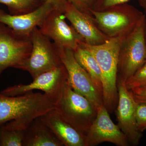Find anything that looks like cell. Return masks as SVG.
Listing matches in <instances>:
<instances>
[{
  "label": "cell",
  "mask_w": 146,
  "mask_h": 146,
  "mask_svg": "<svg viewBox=\"0 0 146 146\" xmlns=\"http://www.w3.org/2000/svg\"><path fill=\"white\" fill-rule=\"evenodd\" d=\"M91 13L97 27L109 38L127 36L145 18L143 13L127 3L101 11L92 9Z\"/></svg>",
  "instance_id": "4"
},
{
  "label": "cell",
  "mask_w": 146,
  "mask_h": 146,
  "mask_svg": "<svg viewBox=\"0 0 146 146\" xmlns=\"http://www.w3.org/2000/svg\"><path fill=\"white\" fill-rule=\"evenodd\" d=\"M140 1V4L142 6L144 10V13L146 20V0H139Z\"/></svg>",
  "instance_id": "26"
},
{
  "label": "cell",
  "mask_w": 146,
  "mask_h": 146,
  "mask_svg": "<svg viewBox=\"0 0 146 146\" xmlns=\"http://www.w3.org/2000/svg\"><path fill=\"white\" fill-rule=\"evenodd\" d=\"M23 146H64L40 117L25 129Z\"/></svg>",
  "instance_id": "16"
},
{
  "label": "cell",
  "mask_w": 146,
  "mask_h": 146,
  "mask_svg": "<svg viewBox=\"0 0 146 146\" xmlns=\"http://www.w3.org/2000/svg\"><path fill=\"white\" fill-rule=\"evenodd\" d=\"M54 110L63 120L85 137L97 113L89 100L75 91L68 81L55 102Z\"/></svg>",
  "instance_id": "3"
},
{
  "label": "cell",
  "mask_w": 146,
  "mask_h": 146,
  "mask_svg": "<svg viewBox=\"0 0 146 146\" xmlns=\"http://www.w3.org/2000/svg\"><path fill=\"white\" fill-rule=\"evenodd\" d=\"M135 118L137 128L143 133L146 130V104L137 103Z\"/></svg>",
  "instance_id": "21"
},
{
  "label": "cell",
  "mask_w": 146,
  "mask_h": 146,
  "mask_svg": "<svg viewBox=\"0 0 146 146\" xmlns=\"http://www.w3.org/2000/svg\"><path fill=\"white\" fill-rule=\"evenodd\" d=\"M109 142L118 146L129 145L124 133L110 118L109 112L102 104L97 109L96 119L86 136V146H95Z\"/></svg>",
  "instance_id": "12"
},
{
  "label": "cell",
  "mask_w": 146,
  "mask_h": 146,
  "mask_svg": "<svg viewBox=\"0 0 146 146\" xmlns=\"http://www.w3.org/2000/svg\"><path fill=\"white\" fill-rule=\"evenodd\" d=\"M54 9V6L47 2L33 11L19 15L9 14L0 9V23L4 24L18 34L30 35L33 29L38 27Z\"/></svg>",
  "instance_id": "13"
},
{
  "label": "cell",
  "mask_w": 146,
  "mask_h": 146,
  "mask_svg": "<svg viewBox=\"0 0 146 146\" xmlns=\"http://www.w3.org/2000/svg\"><path fill=\"white\" fill-rule=\"evenodd\" d=\"M64 14L71 25L87 44H101L109 39L95 23L93 16L82 12L69 2H66Z\"/></svg>",
  "instance_id": "14"
},
{
  "label": "cell",
  "mask_w": 146,
  "mask_h": 146,
  "mask_svg": "<svg viewBox=\"0 0 146 146\" xmlns=\"http://www.w3.org/2000/svg\"><path fill=\"white\" fill-rule=\"evenodd\" d=\"M44 2L42 0H0L6 5L12 15H19L33 11Z\"/></svg>",
  "instance_id": "18"
},
{
  "label": "cell",
  "mask_w": 146,
  "mask_h": 146,
  "mask_svg": "<svg viewBox=\"0 0 146 146\" xmlns=\"http://www.w3.org/2000/svg\"><path fill=\"white\" fill-rule=\"evenodd\" d=\"M118 92L116 115L120 129L124 133L129 145H139L143 133L136 125L135 112L137 103L130 91L125 86V82L117 80Z\"/></svg>",
  "instance_id": "11"
},
{
  "label": "cell",
  "mask_w": 146,
  "mask_h": 146,
  "mask_svg": "<svg viewBox=\"0 0 146 146\" xmlns=\"http://www.w3.org/2000/svg\"><path fill=\"white\" fill-rule=\"evenodd\" d=\"M1 125H0V127H1Z\"/></svg>",
  "instance_id": "28"
},
{
  "label": "cell",
  "mask_w": 146,
  "mask_h": 146,
  "mask_svg": "<svg viewBox=\"0 0 146 146\" xmlns=\"http://www.w3.org/2000/svg\"><path fill=\"white\" fill-rule=\"evenodd\" d=\"M145 17L123 40L118 58L117 80L125 82L143 65L146 60L144 36Z\"/></svg>",
  "instance_id": "5"
},
{
  "label": "cell",
  "mask_w": 146,
  "mask_h": 146,
  "mask_svg": "<svg viewBox=\"0 0 146 146\" xmlns=\"http://www.w3.org/2000/svg\"><path fill=\"white\" fill-rule=\"evenodd\" d=\"M25 129L0 127V146H23Z\"/></svg>",
  "instance_id": "19"
},
{
  "label": "cell",
  "mask_w": 146,
  "mask_h": 146,
  "mask_svg": "<svg viewBox=\"0 0 146 146\" xmlns=\"http://www.w3.org/2000/svg\"><path fill=\"white\" fill-rule=\"evenodd\" d=\"M31 37V53L19 69L28 72L33 79L42 73L63 65L57 47L38 27L32 32Z\"/></svg>",
  "instance_id": "6"
},
{
  "label": "cell",
  "mask_w": 146,
  "mask_h": 146,
  "mask_svg": "<svg viewBox=\"0 0 146 146\" xmlns=\"http://www.w3.org/2000/svg\"><path fill=\"white\" fill-rule=\"evenodd\" d=\"M48 95L33 91L7 96L0 92V125L8 129H25L36 118L54 109Z\"/></svg>",
  "instance_id": "1"
},
{
  "label": "cell",
  "mask_w": 146,
  "mask_h": 146,
  "mask_svg": "<svg viewBox=\"0 0 146 146\" xmlns=\"http://www.w3.org/2000/svg\"><path fill=\"white\" fill-rule=\"evenodd\" d=\"M56 46L68 72V83L75 91L89 100L97 110L104 104L102 95L97 90L88 73L76 60L74 51Z\"/></svg>",
  "instance_id": "8"
},
{
  "label": "cell",
  "mask_w": 146,
  "mask_h": 146,
  "mask_svg": "<svg viewBox=\"0 0 146 146\" xmlns=\"http://www.w3.org/2000/svg\"><path fill=\"white\" fill-rule=\"evenodd\" d=\"M66 19L64 13L54 9L38 28L56 46L74 51L83 40L74 28L67 23Z\"/></svg>",
  "instance_id": "10"
},
{
  "label": "cell",
  "mask_w": 146,
  "mask_h": 146,
  "mask_svg": "<svg viewBox=\"0 0 146 146\" xmlns=\"http://www.w3.org/2000/svg\"><path fill=\"white\" fill-rule=\"evenodd\" d=\"M126 36L109 38L99 45H90L83 42L79 44L93 54L99 65L102 74L104 104L110 113L117 105L118 58L120 47Z\"/></svg>",
  "instance_id": "2"
},
{
  "label": "cell",
  "mask_w": 146,
  "mask_h": 146,
  "mask_svg": "<svg viewBox=\"0 0 146 146\" xmlns=\"http://www.w3.org/2000/svg\"><path fill=\"white\" fill-rule=\"evenodd\" d=\"M137 103L146 104V86L129 90Z\"/></svg>",
  "instance_id": "24"
},
{
  "label": "cell",
  "mask_w": 146,
  "mask_h": 146,
  "mask_svg": "<svg viewBox=\"0 0 146 146\" xmlns=\"http://www.w3.org/2000/svg\"><path fill=\"white\" fill-rule=\"evenodd\" d=\"M79 10L92 16L91 11L93 9L97 0H66Z\"/></svg>",
  "instance_id": "22"
},
{
  "label": "cell",
  "mask_w": 146,
  "mask_h": 146,
  "mask_svg": "<svg viewBox=\"0 0 146 146\" xmlns=\"http://www.w3.org/2000/svg\"><path fill=\"white\" fill-rule=\"evenodd\" d=\"M44 2H47L51 3L56 10L64 13L66 0H42Z\"/></svg>",
  "instance_id": "25"
},
{
  "label": "cell",
  "mask_w": 146,
  "mask_h": 146,
  "mask_svg": "<svg viewBox=\"0 0 146 146\" xmlns=\"http://www.w3.org/2000/svg\"><path fill=\"white\" fill-rule=\"evenodd\" d=\"M126 87L131 90L137 87L146 86V60L143 65L125 82Z\"/></svg>",
  "instance_id": "20"
},
{
  "label": "cell",
  "mask_w": 146,
  "mask_h": 146,
  "mask_svg": "<svg viewBox=\"0 0 146 146\" xmlns=\"http://www.w3.org/2000/svg\"><path fill=\"white\" fill-rule=\"evenodd\" d=\"M74 53L76 60L88 73L97 90L103 96L102 72L95 58L88 50L80 45Z\"/></svg>",
  "instance_id": "17"
},
{
  "label": "cell",
  "mask_w": 146,
  "mask_h": 146,
  "mask_svg": "<svg viewBox=\"0 0 146 146\" xmlns=\"http://www.w3.org/2000/svg\"><path fill=\"white\" fill-rule=\"evenodd\" d=\"M32 48L31 35L18 34L0 23V77L7 68L19 69L30 55Z\"/></svg>",
  "instance_id": "7"
},
{
  "label": "cell",
  "mask_w": 146,
  "mask_h": 146,
  "mask_svg": "<svg viewBox=\"0 0 146 146\" xmlns=\"http://www.w3.org/2000/svg\"><path fill=\"white\" fill-rule=\"evenodd\" d=\"M130 0H97L93 10L103 11L114 6L125 3Z\"/></svg>",
  "instance_id": "23"
},
{
  "label": "cell",
  "mask_w": 146,
  "mask_h": 146,
  "mask_svg": "<svg viewBox=\"0 0 146 146\" xmlns=\"http://www.w3.org/2000/svg\"><path fill=\"white\" fill-rule=\"evenodd\" d=\"M40 119L65 146H86V137L62 119L54 109Z\"/></svg>",
  "instance_id": "15"
},
{
  "label": "cell",
  "mask_w": 146,
  "mask_h": 146,
  "mask_svg": "<svg viewBox=\"0 0 146 146\" xmlns=\"http://www.w3.org/2000/svg\"><path fill=\"white\" fill-rule=\"evenodd\" d=\"M144 36H145V41L146 43V20L145 23V27H144Z\"/></svg>",
  "instance_id": "27"
},
{
  "label": "cell",
  "mask_w": 146,
  "mask_h": 146,
  "mask_svg": "<svg viewBox=\"0 0 146 146\" xmlns=\"http://www.w3.org/2000/svg\"><path fill=\"white\" fill-rule=\"evenodd\" d=\"M28 84H18L9 86L1 91L7 96H21L35 90H41L55 102L68 82V74L62 65L39 75Z\"/></svg>",
  "instance_id": "9"
}]
</instances>
